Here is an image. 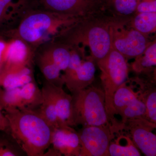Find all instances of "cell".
Here are the masks:
<instances>
[{
    "mask_svg": "<svg viewBox=\"0 0 156 156\" xmlns=\"http://www.w3.org/2000/svg\"><path fill=\"white\" fill-rule=\"evenodd\" d=\"M72 15L32 9H23L18 22L6 31L10 38L22 40L35 51L53 41L62 27L74 21Z\"/></svg>",
    "mask_w": 156,
    "mask_h": 156,
    "instance_id": "cell-1",
    "label": "cell"
},
{
    "mask_svg": "<svg viewBox=\"0 0 156 156\" xmlns=\"http://www.w3.org/2000/svg\"><path fill=\"white\" fill-rule=\"evenodd\" d=\"M5 112L9 133L27 156H43L51 145L52 129L35 110L14 108Z\"/></svg>",
    "mask_w": 156,
    "mask_h": 156,
    "instance_id": "cell-2",
    "label": "cell"
},
{
    "mask_svg": "<svg viewBox=\"0 0 156 156\" xmlns=\"http://www.w3.org/2000/svg\"><path fill=\"white\" fill-rule=\"evenodd\" d=\"M72 95L74 126L112 127L105 108L103 90L96 87H88Z\"/></svg>",
    "mask_w": 156,
    "mask_h": 156,
    "instance_id": "cell-3",
    "label": "cell"
},
{
    "mask_svg": "<svg viewBox=\"0 0 156 156\" xmlns=\"http://www.w3.org/2000/svg\"><path fill=\"white\" fill-rule=\"evenodd\" d=\"M101 71V83L105 96V108L109 122L115 125L113 98L115 92L126 83L128 69L125 57L115 49L112 48L104 58L98 62Z\"/></svg>",
    "mask_w": 156,
    "mask_h": 156,
    "instance_id": "cell-4",
    "label": "cell"
},
{
    "mask_svg": "<svg viewBox=\"0 0 156 156\" xmlns=\"http://www.w3.org/2000/svg\"><path fill=\"white\" fill-rule=\"evenodd\" d=\"M111 126L83 127L78 133L80 145L79 156H109V147L113 138Z\"/></svg>",
    "mask_w": 156,
    "mask_h": 156,
    "instance_id": "cell-5",
    "label": "cell"
},
{
    "mask_svg": "<svg viewBox=\"0 0 156 156\" xmlns=\"http://www.w3.org/2000/svg\"><path fill=\"white\" fill-rule=\"evenodd\" d=\"M62 77L67 89L72 94L85 89L94 80L95 68L91 61H83L75 51L71 52L68 66Z\"/></svg>",
    "mask_w": 156,
    "mask_h": 156,
    "instance_id": "cell-6",
    "label": "cell"
},
{
    "mask_svg": "<svg viewBox=\"0 0 156 156\" xmlns=\"http://www.w3.org/2000/svg\"><path fill=\"white\" fill-rule=\"evenodd\" d=\"M125 85L117 90L114 96L115 114L119 115L124 123L132 119H145V103L138 98L132 89Z\"/></svg>",
    "mask_w": 156,
    "mask_h": 156,
    "instance_id": "cell-7",
    "label": "cell"
},
{
    "mask_svg": "<svg viewBox=\"0 0 156 156\" xmlns=\"http://www.w3.org/2000/svg\"><path fill=\"white\" fill-rule=\"evenodd\" d=\"M35 52L22 40L10 38L7 42L0 72L2 71L19 69L32 65Z\"/></svg>",
    "mask_w": 156,
    "mask_h": 156,
    "instance_id": "cell-8",
    "label": "cell"
},
{
    "mask_svg": "<svg viewBox=\"0 0 156 156\" xmlns=\"http://www.w3.org/2000/svg\"><path fill=\"white\" fill-rule=\"evenodd\" d=\"M128 129L132 141L137 148L147 156L156 155V136L152 132L156 124L144 118L128 120Z\"/></svg>",
    "mask_w": 156,
    "mask_h": 156,
    "instance_id": "cell-9",
    "label": "cell"
},
{
    "mask_svg": "<svg viewBox=\"0 0 156 156\" xmlns=\"http://www.w3.org/2000/svg\"><path fill=\"white\" fill-rule=\"evenodd\" d=\"M51 145L61 155H80V145L79 135L72 127L66 126L52 129Z\"/></svg>",
    "mask_w": 156,
    "mask_h": 156,
    "instance_id": "cell-10",
    "label": "cell"
},
{
    "mask_svg": "<svg viewBox=\"0 0 156 156\" xmlns=\"http://www.w3.org/2000/svg\"><path fill=\"white\" fill-rule=\"evenodd\" d=\"M87 0H26L23 9H32L58 14L73 15L79 14Z\"/></svg>",
    "mask_w": 156,
    "mask_h": 156,
    "instance_id": "cell-11",
    "label": "cell"
},
{
    "mask_svg": "<svg viewBox=\"0 0 156 156\" xmlns=\"http://www.w3.org/2000/svg\"><path fill=\"white\" fill-rule=\"evenodd\" d=\"M45 81L53 98L57 117L62 126L73 127L72 95L65 92L62 87H56Z\"/></svg>",
    "mask_w": 156,
    "mask_h": 156,
    "instance_id": "cell-12",
    "label": "cell"
},
{
    "mask_svg": "<svg viewBox=\"0 0 156 156\" xmlns=\"http://www.w3.org/2000/svg\"><path fill=\"white\" fill-rule=\"evenodd\" d=\"M112 45L123 56L128 57L140 56L147 48L145 38L137 30H131L117 38Z\"/></svg>",
    "mask_w": 156,
    "mask_h": 156,
    "instance_id": "cell-13",
    "label": "cell"
},
{
    "mask_svg": "<svg viewBox=\"0 0 156 156\" xmlns=\"http://www.w3.org/2000/svg\"><path fill=\"white\" fill-rule=\"evenodd\" d=\"M87 39L93 56L98 61L104 58L112 48L110 35L102 27H95L91 29Z\"/></svg>",
    "mask_w": 156,
    "mask_h": 156,
    "instance_id": "cell-14",
    "label": "cell"
},
{
    "mask_svg": "<svg viewBox=\"0 0 156 156\" xmlns=\"http://www.w3.org/2000/svg\"><path fill=\"white\" fill-rule=\"evenodd\" d=\"M34 80L32 65L0 72V87L5 89L20 88Z\"/></svg>",
    "mask_w": 156,
    "mask_h": 156,
    "instance_id": "cell-15",
    "label": "cell"
},
{
    "mask_svg": "<svg viewBox=\"0 0 156 156\" xmlns=\"http://www.w3.org/2000/svg\"><path fill=\"white\" fill-rule=\"evenodd\" d=\"M36 50L49 57L61 71H65L67 69L70 58L71 51L65 45L53 40L40 46Z\"/></svg>",
    "mask_w": 156,
    "mask_h": 156,
    "instance_id": "cell-16",
    "label": "cell"
},
{
    "mask_svg": "<svg viewBox=\"0 0 156 156\" xmlns=\"http://www.w3.org/2000/svg\"><path fill=\"white\" fill-rule=\"evenodd\" d=\"M34 60L36 62L45 80L56 87L62 88L64 83L61 70L49 57L36 50L35 52Z\"/></svg>",
    "mask_w": 156,
    "mask_h": 156,
    "instance_id": "cell-17",
    "label": "cell"
},
{
    "mask_svg": "<svg viewBox=\"0 0 156 156\" xmlns=\"http://www.w3.org/2000/svg\"><path fill=\"white\" fill-rule=\"evenodd\" d=\"M41 90V103L35 110L48 123L51 129L64 127L62 126L58 120L54 101L45 81L44 82Z\"/></svg>",
    "mask_w": 156,
    "mask_h": 156,
    "instance_id": "cell-18",
    "label": "cell"
},
{
    "mask_svg": "<svg viewBox=\"0 0 156 156\" xmlns=\"http://www.w3.org/2000/svg\"><path fill=\"white\" fill-rule=\"evenodd\" d=\"M20 93L25 109H37L41 103L42 92L34 80L20 87Z\"/></svg>",
    "mask_w": 156,
    "mask_h": 156,
    "instance_id": "cell-19",
    "label": "cell"
},
{
    "mask_svg": "<svg viewBox=\"0 0 156 156\" xmlns=\"http://www.w3.org/2000/svg\"><path fill=\"white\" fill-rule=\"evenodd\" d=\"M0 108L4 112L14 108L25 109L20 88L5 89L0 87Z\"/></svg>",
    "mask_w": 156,
    "mask_h": 156,
    "instance_id": "cell-20",
    "label": "cell"
},
{
    "mask_svg": "<svg viewBox=\"0 0 156 156\" xmlns=\"http://www.w3.org/2000/svg\"><path fill=\"white\" fill-rule=\"evenodd\" d=\"M22 7L21 0H0V27L10 20H18Z\"/></svg>",
    "mask_w": 156,
    "mask_h": 156,
    "instance_id": "cell-21",
    "label": "cell"
},
{
    "mask_svg": "<svg viewBox=\"0 0 156 156\" xmlns=\"http://www.w3.org/2000/svg\"><path fill=\"white\" fill-rule=\"evenodd\" d=\"M26 156L11 134L0 131V156Z\"/></svg>",
    "mask_w": 156,
    "mask_h": 156,
    "instance_id": "cell-22",
    "label": "cell"
},
{
    "mask_svg": "<svg viewBox=\"0 0 156 156\" xmlns=\"http://www.w3.org/2000/svg\"><path fill=\"white\" fill-rule=\"evenodd\" d=\"M109 154L111 156H140L141 155L139 150L128 136L126 145H123L118 139L114 142L111 141L109 147Z\"/></svg>",
    "mask_w": 156,
    "mask_h": 156,
    "instance_id": "cell-23",
    "label": "cell"
},
{
    "mask_svg": "<svg viewBox=\"0 0 156 156\" xmlns=\"http://www.w3.org/2000/svg\"><path fill=\"white\" fill-rule=\"evenodd\" d=\"M134 26L141 33H148L156 27V12L140 13L134 20Z\"/></svg>",
    "mask_w": 156,
    "mask_h": 156,
    "instance_id": "cell-24",
    "label": "cell"
},
{
    "mask_svg": "<svg viewBox=\"0 0 156 156\" xmlns=\"http://www.w3.org/2000/svg\"><path fill=\"white\" fill-rule=\"evenodd\" d=\"M143 56L139 61L140 66L141 68H150L156 66V44L146 48L142 53Z\"/></svg>",
    "mask_w": 156,
    "mask_h": 156,
    "instance_id": "cell-25",
    "label": "cell"
},
{
    "mask_svg": "<svg viewBox=\"0 0 156 156\" xmlns=\"http://www.w3.org/2000/svg\"><path fill=\"white\" fill-rule=\"evenodd\" d=\"M140 0H115V7L121 14L128 15L132 14L136 9Z\"/></svg>",
    "mask_w": 156,
    "mask_h": 156,
    "instance_id": "cell-26",
    "label": "cell"
},
{
    "mask_svg": "<svg viewBox=\"0 0 156 156\" xmlns=\"http://www.w3.org/2000/svg\"><path fill=\"white\" fill-rule=\"evenodd\" d=\"M146 116L148 121L151 122L156 124V92L155 90L151 92L147 95L146 100Z\"/></svg>",
    "mask_w": 156,
    "mask_h": 156,
    "instance_id": "cell-27",
    "label": "cell"
},
{
    "mask_svg": "<svg viewBox=\"0 0 156 156\" xmlns=\"http://www.w3.org/2000/svg\"><path fill=\"white\" fill-rule=\"evenodd\" d=\"M136 9L139 13L156 12V0L140 2L137 5Z\"/></svg>",
    "mask_w": 156,
    "mask_h": 156,
    "instance_id": "cell-28",
    "label": "cell"
},
{
    "mask_svg": "<svg viewBox=\"0 0 156 156\" xmlns=\"http://www.w3.org/2000/svg\"><path fill=\"white\" fill-rule=\"evenodd\" d=\"M0 131L9 133V121L4 111L0 108Z\"/></svg>",
    "mask_w": 156,
    "mask_h": 156,
    "instance_id": "cell-29",
    "label": "cell"
},
{
    "mask_svg": "<svg viewBox=\"0 0 156 156\" xmlns=\"http://www.w3.org/2000/svg\"><path fill=\"white\" fill-rule=\"evenodd\" d=\"M7 42L4 40L0 39V70L2 66L3 56L7 45Z\"/></svg>",
    "mask_w": 156,
    "mask_h": 156,
    "instance_id": "cell-30",
    "label": "cell"
},
{
    "mask_svg": "<svg viewBox=\"0 0 156 156\" xmlns=\"http://www.w3.org/2000/svg\"><path fill=\"white\" fill-rule=\"evenodd\" d=\"M26 1V0H21L22 2V5H23V4Z\"/></svg>",
    "mask_w": 156,
    "mask_h": 156,
    "instance_id": "cell-31",
    "label": "cell"
}]
</instances>
